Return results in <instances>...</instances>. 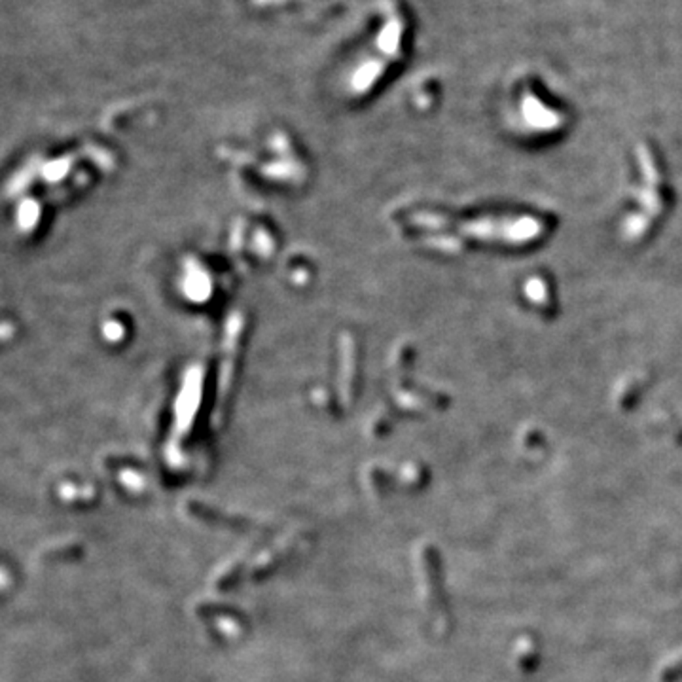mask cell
Here are the masks:
<instances>
[{"mask_svg": "<svg viewBox=\"0 0 682 682\" xmlns=\"http://www.w3.org/2000/svg\"><path fill=\"white\" fill-rule=\"evenodd\" d=\"M300 544H302V539H298V537H287V539H282L280 542H277L273 548L266 550V552L262 553L260 557H256L254 563H252L251 567L252 580L264 578V576L269 575L271 571H275V568L282 563L285 557H290V555L296 552V548H300Z\"/></svg>", "mask_w": 682, "mask_h": 682, "instance_id": "1", "label": "cell"}, {"mask_svg": "<svg viewBox=\"0 0 682 682\" xmlns=\"http://www.w3.org/2000/svg\"><path fill=\"white\" fill-rule=\"evenodd\" d=\"M195 614H199L203 620H213L210 624L215 625L222 637H239L244 631V622L230 611H218L216 604H197Z\"/></svg>", "mask_w": 682, "mask_h": 682, "instance_id": "2", "label": "cell"}, {"mask_svg": "<svg viewBox=\"0 0 682 682\" xmlns=\"http://www.w3.org/2000/svg\"><path fill=\"white\" fill-rule=\"evenodd\" d=\"M188 514L199 521H205V523H213V525H228V527H235V529H241V527H246L249 521H244L241 517H230L224 516V514H218V512L210 510L208 506H203L199 503H192L188 504Z\"/></svg>", "mask_w": 682, "mask_h": 682, "instance_id": "3", "label": "cell"}, {"mask_svg": "<svg viewBox=\"0 0 682 682\" xmlns=\"http://www.w3.org/2000/svg\"><path fill=\"white\" fill-rule=\"evenodd\" d=\"M241 573H243V559H237L235 563H230V565H226V567L220 568V571L216 573L215 580H213V586H215V589H218V591L233 588V586L239 582V578H241Z\"/></svg>", "mask_w": 682, "mask_h": 682, "instance_id": "4", "label": "cell"}, {"mask_svg": "<svg viewBox=\"0 0 682 682\" xmlns=\"http://www.w3.org/2000/svg\"><path fill=\"white\" fill-rule=\"evenodd\" d=\"M82 553V544L80 542H63V544L50 546L48 550H44V557L46 559H66V557H76Z\"/></svg>", "mask_w": 682, "mask_h": 682, "instance_id": "5", "label": "cell"}]
</instances>
